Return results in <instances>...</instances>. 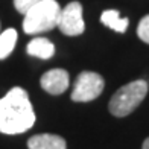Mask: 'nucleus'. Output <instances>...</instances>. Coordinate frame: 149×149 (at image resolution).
<instances>
[{"instance_id":"nucleus-1","label":"nucleus","mask_w":149,"mask_h":149,"mask_svg":"<svg viewBox=\"0 0 149 149\" xmlns=\"http://www.w3.org/2000/svg\"><path fill=\"white\" fill-rule=\"evenodd\" d=\"M35 123V113L26 90L11 88L0 97V132L14 135L23 134Z\"/></svg>"},{"instance_id":"nucleus-2","label":"nucleus","mask_w":149,"mask_h":149,"mask_svg":"<svg viewBox=\"0 0 149 149\" xmlns=\"http://www.w3.org/2000/svg\"><path fill=\"white\" fill-rule=\"evenodd\" d=\"M61 6L56 0H43L24 14L23 31L28 35H37L58 28Z\"/></svg>"},{"instance_id":"nucleus-3","label":"nucleus","mask_w":149,"mask_h":149,"mask_svg":"<svg viewBox=\"0 0 149 149\" xmlns=\"http://www.w3.org/2000/svg\"><path fill=\"white\" fill-rule=\"evenodd\" d=\"M146 93H148V82L143 79L132 81V82L120 87L110 100V105H108L110 113L116 117L128 116L143 102Z\"/></svg>"},{"instance_id":"nucleus-4","label":"nucleus","mask_w":149,"mask_h":149,"mask_svg":"<svg viewBox=\"0 0 149 149\" xmlns=\"http://www.w3.org/2000/svg\"><path fill=\"white\" fill-rule=\"evenodd\" d=\"M104 78L94 72H82L76 78L72 90V100L74 102H90L100 96L104 91Z\"/></svg>"},{"instance_id":"nucleus-5","label":"nucleus","mask_w":149,"mask_h":149,"mask_svg":"<svg viewBox=\"0 0 149 149\" xmlns=\"http://www.w3.org/2000/svg\"><path fill=\"white\" fill-rule=\"evenodd\" d=\"M58 29L69 37L81 35L85 31V23L82 18V5L79 2H70L65 5L64 9H61Z\"/></svg>"},{"instance_id":"nucleus-6","label":"nucleus","mask_w":149,"mask_h":149,"mask_svg":"<svg viewBox=\"0 0 149 149\" xmlns=\"http://www.w3.org/2000/svg\"><path fill=\"white\" fill-rule=\"evenodd\" d=\"M69 73L64 69H52L49 72H46L41 79H40V84H41L43 90H46L50 94H61L69 88Z\"/></svg>"},{"instance_id":"nucleus-7","label":"nucleus","mask_w":149,"mask_h":149,"mask_svg":"<svg viewBox=\"0 0 149 149\" xmlns=\"http://www.w3.org/2000/svg\"><path fill=\"white\" fill-rule=\"evenodd\" d=\"M29 149H67V143L63 137L55 134H37L28 140Z\"/></svg>"},{"instance_id":"nucleus-8","label":"nucleus","mask_w":149,"mask_h":149,"mask_svg":"<svg viewBox=\"0 0 149 149\" xmlns=\"http://www.w3.org/2000/svg\"><path fill=\"white\" fill-rule=\"evenodd\" d=\"M26 52L31 56H35L40 59H49L55 53V46H53V43L50 40L43 38V37H37L32 41H29L28 47H26Z\"/></svg>"},{"instance_id":"nucleus-9","label":"nucleus","mask_w":149,"mask_h":149,"mask_svg":"<svg viewBox=\"0 0 149 149\" xmlns=\"http://www.w3.org/2000/svg\"><path fill=\"white\" fill-rule=\"evenodd\" d=\"M100 22H102V24H105L107 28L116 31L119 33L126 32L128 24H130L128 18L120 17L117 9H107V11H104L102 15H100Z\"/></svg>"},{"instance_id":"nucleus-10","label":"nucleus","mask_w":149,"mask_h":149,"mask_svg":"<svg viewBox=\"0 0 149 149\" xmlns=\"http://www.w3.org/2000/svg\"><path fill=\"white\" fill-rule=\"evenodd\" d=\"M17 40H18V33L12 28L5 29L0 33V59H5L11 55L17 44Z\"/></svg>"},{"instance_id":"nucleus-11","label":"nucleus","mask_w":149,"mask_h":149,"mask_svg":"<svg viewBox=\"0 0 149 149\" xmlns=\"http://www.w3.org/2000/svg\"><path fill=\"white\" fill-rule=\"evenodd\" d=\"M137 35L141 41L149 44V15H145L137 26Z\"/></svg>"},{"instance_id":"nucleus-12","label":"nucleus","mask_w":149,"mask_h":149,"mask_svg":"<svg viewBox=\"0 0 149 149\" xmlns=\"http://www.w3.org/2000/svg\"><path fill=\"white\" fill-rule=\"evenodd\" d=\"M40 2H43V0H14V6H15V9L20 12V14L24 15L32 6H35Z\"/></svg>"},{"instance_id":"nucleus-13","label":"nucleus","mask_w":149,"mask_h":149,"mask_svg":"<svg viewBox=\"0 0 149 149\" xmlns=\"http://www.w3.org/2000/svg\"><path fill=\"white\" fill-rule=\"evenodd\" d=\"M141 149H149V137L143 141V146H141Z\"/></svg>"}]
</instances>
